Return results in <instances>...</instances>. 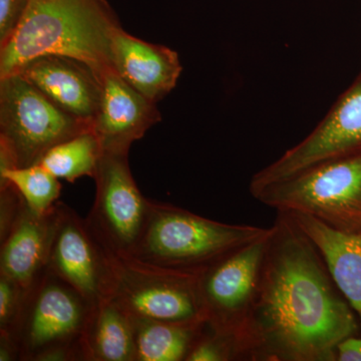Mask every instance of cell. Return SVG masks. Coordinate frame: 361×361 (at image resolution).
<instances>
[{
    "instance_id": "cell-1",
    "label": "cell",
    "mask_w": 361,
    "mask_h": 361,
    "mask_svg": "<svg viewBox=\"0 0 361 361\" xmlns=\"http://www.w3.org/2000/svg\"><path fill=\"white\" fill-rule=\"evenodd\" d=\"M355 312L314 243L277 212L238 338L240 360L336 361L337 344L360 332Z\"/></svg>"
},
{
    "instance_id": "cell-2",
    "label": "cell",
    "mask_w": 361,
    "mask_h": 361,
    "mask_svg": "<svg viewBox=\"0 0 361 361\" xmlns=\"http://www.w3.org/2000/svg\"><path fill=\"white\" fill-rule=\"evenodd\" d=\"M120 23L106 0H30L9 39L0 45V78L42 56H65L103 75L111 68V37Z\"/></svg>"
},
{
    "instance_id": "cell-3",
    "label": "cell",
    "mask_w": 361,
    "mask_h": 361,
    "mask_svg": "<svg viewBox=\"0 0 361 361\" xmlns=\"http://www.w3.org/2000/svg\"><path fill=\"white\" fill-rule=\"evenodd\" d=\"M269 228L221 223L152 201L151 215L132 258L198 273L226 254L260 238Z\"/></svg>"
},
{
    "instance_id": "cell-4",
    "label": "cell",
    "mask_w": 361,
    "mask_h": 361,
    "mask_svg": "<svg viewBox=\"0 0 361 361\" xmlns=\"http://www.w3.org/2000/svg\"><path fill=\"white\" fill-rule=\"evenodd\" d=\"M92 305L49 269L26 289L11 334L20 361H84L82 341Z\"/></svg>"
},
{
    "instance_id": "cell-5",
    "label": "cell",
    "mask_w": 361,
    "mask_h": 361,
    "mask_svg": "<svg viewBox=\"0 0 361 361\" xmlns=\"http://www.w3.org/2000/svg\"><path fill=\"white\" fill-rule=\"evenodd\" d=\"M90 130L20 73L0 78V172L37 165L54 146Z\"/></svg>"
},
{
    "instance_id": "cell-6",
    "label": "cell",
    "mask_w": 361,
    "mask_h": 361,
    "mask_svg": "<svg viewBox=\"0 0 361 361\" xmlns=\"http://www.w3.org/2000/svg\"><path fill=\"white\" fill-rule=\"evenodd\" d=\"M250 193L277 212L306 214L361 236V155L319 164Z\"/></svg>"
},
{
    "instance_id": "cell-7",
    "label": "cell",
    "mask_w": 361,
    "mask_h": 361,
    "mask_svg": "<svg viewBox=\"0 0 361 361\" xmlns=\"http://www.w3.org/2000/svg\"><path fill=\"white\" fill-rule=\"evenodd\" d=\"M113 296L130 315L175 323L206 322L198 273L114 255Z\"/></svg>"
},
{
    "instance_id": "cell-8",
    "label": "cell",
    "mask_w": 361,
    "mask_h": 361,
    "mask_svg": "<svg viewBox=\"0 0 361 361\" xmlns=\"http://www.w3.org/2000/svg\"><path fill=\"white\" fill-rule=\"evenodd\" d=\"M94 179L96 200L85 222L111 253L132 257L148 224L152 200L135 184L128 154L103 152Z\"/></svg>"
},
{
    "instance_id": "cell-9",
    "label": "cell",
    "mask_w": 361,
    "mask_h": 361,
    "mask_svg": "<svg viewBox=\"0 0 361 361\" xmlns=\"http://www.w3.org/2000/svg\"><path fill=\"white\" fill-rule=\"evenodd\" d=\"M269 235L270 228L260 238L198 272L207 324L215 331L234 336L237 344L250 312Z\"/></svg>"
},
{
    "instance_id": "cell-10",
    "label": "cell",
    "mask_w": 361,
    "mask_h": 361,
    "mask_svg": "<svg viewBox=\"0 0 361 361\" xmlns=\"http://www.w3.org/2000/svg\"><path fill=\"white\" fill-rule=\"evenodd\" d=\"M361 155V71L319 125L303 141L251 179L250 192L311 167Z\"/></svg>"
},
{
    "instance_id": "cell-11",
    "label": "cell",
    "mask_w": 361,
    "mask_h": 361,
    "mask_svg": "<svg viewBox=\"0 0 361 361\" xmlns=\"http://www.w3.org/2000/svg\"><path fill=\"white\" fill-rule=\"evenodd\" d=\"M58 211L47 269L97 305L113 296L111 253L71 207L59 201Z\"/></svg>"
},
{
    "instance_id": "cell-12",
    "label": "cell",
    "mask_w": 361,
    "mask_h": 361,
    "mask_svg": "<svg viewBox=\"0 0 361 361\" xmlns=\"http://www.w3.org/2000/svg\"><path fill=\"white\" fill-rule=\"evenodd\" d=\"M18 73L61 110L92 126L101 103L103 75L87 63L65 56H42Z\"/></svg>"
},
{
    "instance_id": "cell-13",
    "label": "cell",
    "mask_w": 361,
    "mask_h": 361,
    "mask_svg": "<svg viewBox=\"0 0 361 361\" xmlns=\"http://www.w3.org/2000/svg\"><path fill=\"white\" fill-rule=\"evenodd\" d=\"M103 92L92 130L103 152L129 154L133 142L161 121L157 104L133 89L111 70L103 73Z\"/></svg>"
},
{
    "instance_id": "cell-14",
    "label": "cell",
    "mask_w": 361,
    "mask_h": 361,
    "mask_svg": "<svg viewBox=\"0 0 361 361\" xmlns=\"http://www.w3.org/2000/svg\"><path fill=\"white\" fill-rule=\"evenodd\" d=\"M111 70L156 104L174 89L182 73L177 52L137 39L122 26L111 37Z\"/></svg>"
},
{
    "instance_id": "cell-15",
    "label": "cell",
    "mask_w": 361,
    "mask_h": 361,
    "mask_svg": "<svg viewBox=\"0 0 361 361\" xmlns=\"http://www.w3.org/2000/svg\"><path fill=\"white\" fill-rule=\"evenodd\" d=\"M58 203L47 214L35 213L25 203L9 231L0 239V274L23 288H30L47 270L58 221Z\"/></svg>"
},
{
    "instance_id": "cell-16",
    "label": "cell",
    "mask_w": 361,
    "mask_h": 361,
    "mask_svg": "<svg viewBox=\"0 0 361 361\" xmlns=\"http://www.w3.org/2000/svg\"><path fill=\"white\" fill-rule=\"evenodd\" d=\"M314 243L336 286L355 312L361 310V236L332 229L303 213L282 212Z\"/></svg>"
},
{
    "instance_id": "cell-17",
    "label": "cell",
    "mask_w": 361,
    "mask_h": 361,
    "mask_svg": "<svg viewBox=\"0 0 361 361\" xmlns=\"http://www.w3.org/2000/svg\"><path fill=\"white\" fill-rule=\"evenodd\" d=\"M84 361H135L132 315L114 297L97 304L82 341Z\"/></svg>"
},
{
    "instance_id": "cell-18",
    "label": "cell",
    "mask_w": 361,
    "mask_h": 361,
    "mask_svg": "<svg viewBox=\"0 0 361 361\" xmlns=\"http://www.w3.org/2000/svg\"><path fill=\"white\" fill-rule=\"evenodd\" d=\"M135 361H186L206 322L175 323L132 316Z\"/></svg>"
},
{
    "instance_id": "cell-19",
    "label": "cell",
    "mask_w": 361,
    "mask_h": 361,
    "mask_svg": "<svg viewBox=\"0 0 361 361\" xmlns=\"http://www.w3.org/2000/svg\"><path fill=\"white\" fill-rule=\"evenodd\" d=\"M102 155L101 142L90 130L54 146L39 164L58 179L73 183L85 176L94 178Z\"/></svg>"
},
{
    "instance_id": "cell-20",
    "label": "cell",
    "mask_w": 361,
    "mask_h": 361,
    "mask_svg": "<svg viewBox=\"0 0 361 361\" xmlns=\"http://www.w3.org/2000/svg\"><path fill=\"white\" fill-rule=\"evenodd\" d=\"M7 183L18 190L26 205L37 214L51 211L61 196L59 179L40 164L0 172V186Z\"/></svg>"
},
{
    "instance_id": "cell-21",
    "label": "cell",
    "mask_w": 361,
    "mask_h": 361,
    "mask_svg": "<svg viewBox=\"0 0 361 361\" xmlns=\"http://www.w3.org/2000/svg\"><path fill=\"white\" fill-rule=\"evenodd\" d=\"M240 360L236 338L204 327L188 355L186 361H232Z\"/></svg>"
},
{
    "instance_id": "cell-22",
    "label": "cell",
    "mask_w": 361,
    "mask_h": 361,
    "mask_svg": "<svg viewBox=\"0 0 361 361\" xmlns=\"http://www.w3.org/2000/svg\"><path fill=\"white\" fill-rule=\"evenodd\" d=\"M26 289L18 282L0 274V334L13 330L25 302Z\"/></svg>"
},
{
    "instance_id": "cell-23",
    "label": "cell",
    "mask_w": 361,
    "mask_h": 361,
    "mask_svg": "<svg viewBox=\"0 0 361 361\" xmlns=\"http://www.w3.org/2000/svg\"><path fill=\"white\" fill-rule=\"evenodd\" d=\"M30 0H0V45L9 39L26 11Z\"/></svg>"
},
{
    "instance_id": "cell-24",
    "label": "cell",
    "mask_w": 361,
    "mask_h": 361,
    "mask_svg": "<svg viewBox=\"0 0 361 361\" xmlns=\"http://www.w3.org/2000/svg\"><path fill=\"white\" fill-rule=\"evenodd\" d=\"M336 361H361V338L353 336L342 339L336 346Z\"/></svg>"
},
{
    "instance_id": "cell-25",
    "label": "cell",
    "mask_w": 361,
    "mask_h": 361,
    "mask_svg": "<svg viewBox=\"0 0 361 361\" xmlns=\"http://www.w3.org/2000/svg\"><path fill=\"white\" fill-rule=\"evenodd\" d=\"M18 360V351L11 337L0 334V361Z\"/></svg>"
},
{
    "instance_id": "cell-26",
    "label": "cell",
    "mask_w": 361,
    "mask_h": 361,
    "mask_svg": "<svg viewBox=\"0 0 361 361\" xmlns=\"http://www.w3.org/2000/svg\"><path fill=\"white\" fill-rule=\"evenodd\" d=\"M356 314H357V316H358V322H360V330H361V310L357 311V312H356Z\"/></svg>"
}]
</instances>
